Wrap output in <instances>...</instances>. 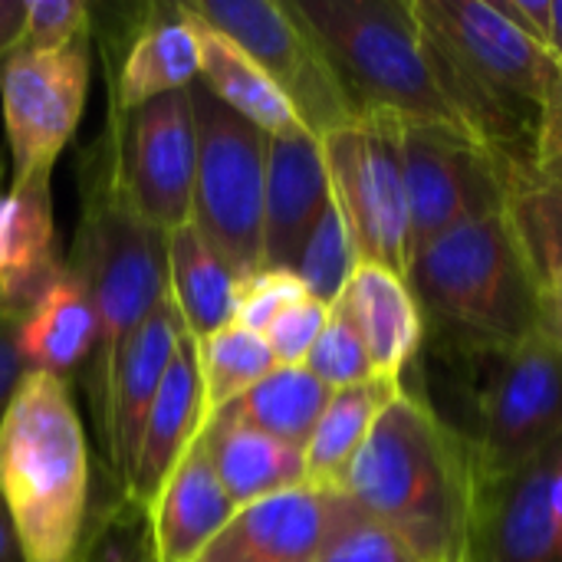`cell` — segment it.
Returning a JSON list of instances; mask_svg holds the SVG:
<instances>
[{
	"label": "cell",
	"mask_w": 562,
	"mask_h": 562,
	"mask_svg": "<svg viewBox=\"0 0 562 562\" xmlns=\"http://www.w3.org/2000/svg\"><path fill=\"white\" fill-rule=\"evenodd\" d=\"M362 517L339 487L300 484L240 507L201 562H319Z\"/></svg>",
	"instance_id": "14"
},
{
	"label": "cell",
	"mask_w": 562,
	"mask_h": 562,
	"mask_svg": "<svg viewBox=\"0 0 562 562\" xmlns=\"http://www.w3.org/2000/svg\"><path fill=\"white\" fill-rule=\"evenodd\" d=\"M562 155V59L553 56L550 86H547V105L540 122V142H537V165L547 158Z\"/></svg>",
	"instance_id": "38"
},
{
	"label": "cell",
	"mask_w": 562,
	"mask_h": 562,
	"mask_svg": "<svg viewBox=\"0 0 562 562\" xmlns=\"http://www.w3.org/2000/svg\"><path fill=\"white\" fill-rule=\"evenodd\" d=\"M92 36V3L86 0H26L23 49H66Z\"/></svg>",
	"instance_id": "35"
},
{
	"label": "cell",
	"mask_w": 562,
	"mask_h": 562,
	"mask_svg": "<svg viewBox=\"0 0 562 562\" xmlns=\"http://www.w3.org/2000/svg\"><path fill=\"white\" fill-rule=\"evenodd\" d=\"M537 178H543V181H550V184H560L562 188V155L540 161V165H537Z\"/></svg>",
	"instance_id": "44"
},
{
	"label": "cell",
	"mask_w": 562,
	"mask_h": 562,
	"mask_svg": "<svg viewBox=\"0 0 562 562\" xmlns=\"http://www.w3.org/2000/svg\"><path fill=\"white\" fill-rule=\"evenodd\" d=\"M303 369H310L329 392L359 385V382H366V379L375 375L372 372L369 349H366L356 323L349 319V313L339 303L329 306V323L319 333L316 346L310 349Z\"/></svg>",
	"instance_id": "33"
},
{
	"label": "cell",
	"mask_w": 562,
	"mask_h": 562,
	"mask_svg": "<svg viewBox=\"0 0 562 562\" xmlns=\"http://www.w3.org/2000/svg\"><path fill=\"white\" fill-rule=\"evenodd\" d=\"M562 438V366L543 329L497 356L474 438L484 484L501 481Z\"/></svg>",
	"instance_id": "12"
},
{
	"label": "cell",
	"mask_w": 562,
	"mask_h": 562,
	"mask_svg": "<svg viewBox=\"0 0 562 562\" xmlns=\"http://www.w3.org/2000/svg\"><path fill=\"white\" fill-rule=\"evenodd\" d=\"M356 323L372 372L405 382V369L425 342V316L408 290V280L379 263H359L349 286L336 300Z\"/></svg>",
	"instance_id": "21"
},
{
	"label": "cell",
	"mask_w": 562,
	"mask_h": 562,
	"mask_svg": "<svg viewBox=\"0 0 562 562\" xmlns=\"http://www.w3.org/2000/svg\"><path fill=\"white\" fill-rule=\"evenodd\" d=\"M109 119L188 89L201 72L198 23L181 3H145L109 40Z\"/></svg>",
	"instance_id": "17"
},
{
	"label": "cell",
	"mask_w": 562,
	"mask_h": 562,
	"mask_svg": "<svg viewBox=\"0 0 562 562\" xmlns=\"http://www.w3.org/2000/svg\"><path fill=\"white\" fill-rule=\"evenodd\" d=\"M79 562H155L145 510H138L119 487L95 501Z\"/></svg>",
	"instance_id": "32"
},
{
	"label": "cell",
	"mask_w": 562,
	"mask_h": 562,
	"mask_svg": "<svg viewBox=\"0 0 562 562\" xmlns=\"http://www.w3.org/2000/svg\"><path fill=\"white\" fill-rule=\"evenodd\" d=\"M359 263L362 260H359V250L352 244V234H349L336 201H329V207L316 221L293 273L303 280V286L313 300L333 306L342 296V290L349 286Z\"/></svg>",
	"instance_id": "31"
},
{
	"label": "cell",
	"mask_w": 562,
	"mask_h": 562,
	"mask_svg": "<svg viewBox=\"0 0 562 562\" xmlns=\"http://www.w3.org/2000/svg\"><path fill=\"white\" fill-rule=\"evenodd\" d=\"M204 441L211 464L237 510L270 494L306 484L303 451L244 422L214 415L204 422Z\"/></svg>",
	"instance_id": "24"
},
{
	"label": "cell",
	"mask_w": 562,
	"mask_h": 562,
	"mask_svg": "<svg viewBox=\"0 0 562 562\" xmlns=\"http://www.w3.org/2000/svg\"><path fill=\"white\" fill-rule=\"evenodd\" d=\"M402 389H405V382L372 375L359 385L333 392L306 448H303L306 484L339 487L346 468L352 464V458L372 435L379 415L398 398Z\"/></svg>",
	"instance_id": "27"
},
{
	"label": "cell",
	"mask_w": 562,
	"mask_h": 562,
	"mask_svg": "<svg viewBox=\"0 0 562 562\" xmlns=\"http://www.w3.org/2000/svg\"><path fill=\"white\" fill-rule=\"evenodd\" d=\"M79 194L82 207L66 270L89 293L99 323V342L86 366V392L95 405L122 342L168 300V234L135 211L105 128L82 151Z\"/></svg>",
	"instance_id": "4"
},
{
	"label": "cell",
	"mask_w": 562,
	"mask_h": 562,
	"mask_svg": "<svg viewBox=\"0 0 562 562\" xmlns=\"http://www.w3.org/2000/svg\"><path fill=\"white\" fill-rule=\"evenodd\" d=\"M92 76V36L66 49L16 46L0 63V109L10 145V191H49L53 165L72 142Z\"/></svg>",
	"instance_id": "8"
},
{
	"label": "cell",
	"mask_w": 562,
	"mask_h": 562,
	"mask_svg": "<svg viewBox=\"0 0 562 562\" xmlns=\"http://www.w3.org/2000/svg\"><path fill=\"white\" fill-rule=\"evenodd\" d=\"M26 0H0V63L20 46Z\"/></svg>",
	"instance_id": "41"
},
{
	"label": "cell",
	"mask_w": 562,
	"mask_h": 562,
	"mask_svg": "<svg viewBox=\"0 0 562 562\" xmlns=\"http://www.w3.org/2000/svg\"><path fill=\"white\" fill-rule=\"evenodd\" d=\"M402 122L366 115L319 138L333 201L362 263L408 273V191L402 165Z\"/></svg>",
	"instance_id": "9"
},
{
	"label": "cell",
	"mask_w": 562,
	"mask_h": 562,
	"mask_svg": "<svg viewBox=\"0 0 562 562\" xmlns=\"http://www.w3.org/2000/svg\"><path fill=\"white\" fill-rule=\"evenodd\" d=\"M63 267L53 191L0 194V319L20 323Z\"/></svg>",
	"instance_id": "22"
},
{
	"label": "cell",
	"mask_w": 562,
	"mask_h": 562,
	"mask_svg": "<svg viewBox=\"0 0 562 562\" xmlns=\"http://www.w3.org/2000/svg\"><path fill=\"white\" fill-rule=\"evenodd\" d=\"M99 342L95 310L82 283L63 267L49 290L30 306L16 326V349L23 372H43L69 385V379L92 362Z\"/></svg>",
	"instance_id": "23"
},
{
	"label": "cell",
	"mask_w": 562,
	"mask_h": 562,
	"mask_svg": "<svg viewBox=\"0 0 562 562\" xmlns=\"http://www.w3.org/2000/svg\"><path fill=\"white\" fill-rule=\"evenodd\" d=\"M326 323H329V306L313 296H303L300 303L286 306L263 329V339H267L277 366H303L310 349L316 346L319 333L326 329Z\"/></svg>",
	"instance_id": "36"
},
{
	"label": "cell",
	"mask_w": 562,
	"mask_h": 562,
	"mask_svg": "<svg viewBox=\"0 0 562 562\" xmlns=\"http://www.w3.org/2000/svg\"><path fill=\"white\" fill-rule=\"evenodd\" d=\"M198 375L204 392V418H214L240 395H247L263 375L277 369V359L260 333H250L237 323L194 342Z\"/></svg>",
	"instance_id": "29"
},
{
	"label": "cell",
	"mask_w": 562,
	"mask_h": 562,
	"mask_svg": "<svg viewBox=\"0 0 562 562\" xmlns=\"http://www.w3.org/2000/svg\"><path fill=\"white\" fill-rule=\"evenodd\" d=\"M16 326L20 323L0 319V418H3V408L23 375V362H20V349H16Z\"/></svg>",
	"instance_id": "39"
},
{
	"label": "cell",
	"mask_w": 562,
	"mask_h": 562,
	"mask_svg": "<svg viewBox=\"0 0 562 562\" xmlns=\"http://www.w3.org/2000/svg\"><path fill=\"white\" fill-rule=\"evenodd\" d=\"M105 132L135 211L161 234L191 224L198 132L188 89L158 95L125 119H105Z\"/></svg>",
	"instance_id": "13"
},
{
	"label": "cell",
	"mask_w": 562,
	"mask_h": 562,
	"mask_svg": "<svg viewBox=\"0 0 562 562\" xmlns=\"http://www.w3.org/2000/svg\"><path fill=\"white\" fill-rule=\"evenodd\" d=\"M329 389L303 366H277L270 375H263L247 395H240L234 405H227L217 415H227L234 422H244L283 445L306 448L326 402Z\"/></svg>",
	"instance_id": "28"
},
{
	"label": "cell",
	"mask_w": 562,
	"mask_h": 562,
	"mask_svg": "<svg viewBox=\"0 0 562 562\" xmlns=\"http://www.w3.org/2000/svg\"><path fill=\"white\" fill-rule=\"evenodd\" d=\"M204 422L207 418H204V392L198 375V352H194V339L184 336L145 415L132 474L122 491L138 510H148L155 504L161 484L168 481L181 454L191 448V441L201 435Z\"/></svg>",
	"instance_id": "20"
},
{
	"label": "cell",
	"mask_w": 562,
	"mask_h": 562,
	"mask_svg": "<svg viewBox=\"0 0 562 562\" xmlns=\"http://www.w3.org/2000/svg\"><path fill=\"white\" fill-rule=\"evenodd\" d=\"M405 280L425 329L468 352L501 356L540 329V286L507 207L418 247Z\"/></svg>",
	"instance_id": "5"
},
{
	"label": "cell",
	"mask_w": 562,
	"mask_h": 562,
	"mask_svg": "<svg viewBox=\"0 0 562 562\" xmlns=\"http://www.w3.org/2000/svg\"><path fill=\"white\" fill-rule=\"evenodd\" d=\"M402 165L412 254L445 231L507 207L520 171L451 125H405Z\"/></svg>",
	"instance_id": "11"
},
{
	"label": "cell",
	"mask_w": 562,
	"mask_h": 562,
	"mask_svg": "<svg viewBox=\"0 0 562 562\" xmlns=\"http://www.w3.org/2000/svg\"><path fill=\"white\" fill-rule=\"evenodd\" d=\"M540 329L553 342V352L562 366V280L540 286Z\"/></svg>",
	"instance_id": "40"
},
{
	"label": "cell",
	"mask_w": 562,
	"mask_h": 562,
	"mask_svg": "<svg viewBox=\"0 0 562 562\" xmlns=\"http://www.w3.org/2000/svg\"><path fill=\"white\" fill-rule=\"evenodd\" d=\"M237 507L227 497L201 435L181 454L168 481L161 484L155 504L145 510L151 560L155 562H201L211 543L234 520Z\"/></svg>",
	"instance_id": "19"
},
{
	"label": "cell",
	"mask_w": 562,
	"mask_h": 562,
	"mask_svg": "<svg viewBox=\"0 0 562 562\" xmlns=\"http://www.w3.org/2000/svg\"><path fill=\"white\" fill-rule=\"evenodd\" d=\"M319 562H425L398 533L362 517L349 527Z\"/></svg>",
	"instance_id": "37"
},
{
	"label": "cell",
	"mask_w": 562,
	"mask_h": 562,
	"mask_svg": "<svg viewBox=\"0 0 562 562\" xmlns=\"http://www.w3.org/2000/svg\"><path fill=\"white\" fill-rule=\"evenodd\" d=\"M474 562H562V438L520 471L484 484Z\"/></svg>",
	"instance_id": "15"
},
{
	"label": "cell",
	"mask_w": 562,
	"mask_h": 562,
	"mask_svg": "<svg viewBox=\"0 0 562 562\" xmlns=\"http://www.w3.org/2000/svg\"><path fill=\"white\" fill-rule=\"evenodd\" d=\"M188 95L198 132L191 224L240 280L263 267L267 135L201 82H191Z\"/></svg>",
	"instance_id": "7"
},
{
	"label": "cell",
	"mask_w": 562,
	"mask_h": 562,
	"mask_svg": "<svg viewBox=\"0 0 562 562\" xmlns=\"http://www.w3.org/2000/svg\"><path fill=\"white\" fill-rule=\"evenodd\" d=\"M0 562H20V550H16V537L10 530V520L0 507Z\"/></svg>",
	"instance_id": "42"
},
{
	"label": "cell",
	"mask_w": 562,
	"mask_h": 562,
	"mask_svg": "<svg viewBox=\"0 0 562 562\" xmlns=\"http://www.w3.org/2000/svg\"><path fill=\"white\" fill-rule=\"evenodd\" d=\"M184 323L175 313L171 300H165L115 352L102 395L92 405L95 435L102 445V458L109 461V481L112 487L125 491L138 435L145 425V415L155 402V392L171 366V356L178 342L184 339Z\"/></svg>",
	"instance_id": "16"
},
{
	"label": "cell",
	"mask_w": 562,
	"mask_h": 562,
	"mask_svg": "<svg viewBox=\"0 0 562 562\" xmlns=\"http://www.w3.org/2000/svg\"><path fill=\"white\" fill-rule=\"evenodd\" d=\"M333 201L323 145L310 132L267 135L263 267L296 270V260Z\"/></svg>",
	"instance_id": "18"
},
{
	"label": "cell",
	"mask_w": 562,
	"mask_h": 562,
	"mask_svg": "<svg viewBox=\"0 0 562 562\" xmlns=\"http://www.w3.org/2000/svg\"><path fill=\"white\" fill-rule=\"evenodd\" d=\"M339 491L425 562H474L484 491L474 438L408 385L379 415Z\"/></svg>",
	"instance_id": "1"
},
{
	"label": "cell",
	"mask_w": 562,
	"mask_h": 562,
	"mask_svg": "<svg viewBox=\"0 0 562 562\" xmlns=\"http://www.w3.org/2000/svg\"><path fill=\"white\" fill-rule=\"evenodd\" d=\"M198 23L237 43L286 95L310 135L323 138L359 115L333 66L290 3L277 0H184Z\"/></svg>",
	"instance_id": "10"
},
{
	"label": "cell",
	"mask_w": 562,
	"mask_h": 562,
	"mask_svg": "<svg viewBox=\"0 0 562 562\" xmlns=\"http://www.w3.org/2000/svg\"><path fill=\"white\" fill-rule=\"evenodd\" d=\"M0 507L20 562H79L92 520V454L69 385L23 372L0 418Z\"/></svg>",
	"instance_id": "3"
},
{
	"label": "cell",
	"mask_w": 562,
	"mask_h": 562,
	"mask_svg": "<svg viewBox=\"0 0 562 562\" xmlns=\"http://www.w3.org/2000/svg\"><path fill=\"white\" fill-rule=\"evenodd\" d=\"M168 300L194 342L234 323L237 273L194 224L168 234Z\"/></svg>",
	"instance_id": "26"
},
{
	"label": "cell",
	"mask_w": 562,
	"mask_h": 562,
	"mask_svg": "<svg viewBox=\"0 0 562 562\" xmlns=\"http://www.w3.org/2000/svg\"><path fill=\"white\" fill-rule=\"evenodd\" d=\"M306 293L303 280L293 270H273V267H260L250 277L237 280V300H234V323L260 333L293 303H300Z\"/></svg>",
	"instance_id": "34"
},
{
	"label": "cell",
	"mask_w": 562,
	"mask_h": 562,
	"mask_svg": "<svg viewBox=\"0 0 562 562\" xmlns=\"http://www.w3.org/2000/svg\"><path fill=\"white\" fill-rule=\"evenodd\" d=\"M517 240L537 277V286L562 280V188L543 178L524 175L514 181L507 198Z\"/></svg>",
	"instance_id": "30"
},
{
	"label": "cell",
	"mask_w": 562,
	"mask_h": 562,
	"mask_svg": "<svg viewBox=\"0 0 562 562\" xmlns=\"http://www.w3.org/2000/svg\"><path fill=\"white\" fill-rule=\"evenodd\" d=\"M359 119L461 128L441 99L412 0H293Z\"/></svg>",
	"instance_id": "6"
},
{
	"label": "cell",
	"mask_w": 562,
	"mask_h": 562,
	"mask_svg": "<svg viewBox=\"0 0 562 562\" xmlns=\"http://www.w3.org/2000/svg\"><path fill=\"white\" fill-rule=\"evenodd\" d=\"M194 20V16H191ZM198 23V20H194ZM198 46H201V72L198 82L224 102L231 112L257 125L263 135H296L306 132L286 95L273 86V79L224 33L198 23Z\"/></svg>",
	"instance_id": "25"
},
{
	"label": "cell",
	"mask_w": 562,
	"mask_h": 562,
	"mask_svg": "<svg viewBox=\"0 0 562 562\" xmlns=\"http://www.w3.org/2000/svg\"><path fill=\"white\" fill-rule=\"evenodd\" d=\"M547 49H550V56L562 59V0H553V10H550V40H547Z\"/></svg>",
	"instance_id": "43"
},
{
	"label": "cell",
	"mask_w": 562,
	"mask_h": 562,
	"mask_svg": "<svg viewBox=\"0 0 562 562\" xmlns=\"http://www.w3.org/2000/svg\"><path fill=\"white\" fill-rule=\"evenodd\" d=\"M412 7L435 86L461 132L514 171L533 175L553 56L497 0Z\"/></svg>",
	"instance_id": "2"
}]
</instances>
